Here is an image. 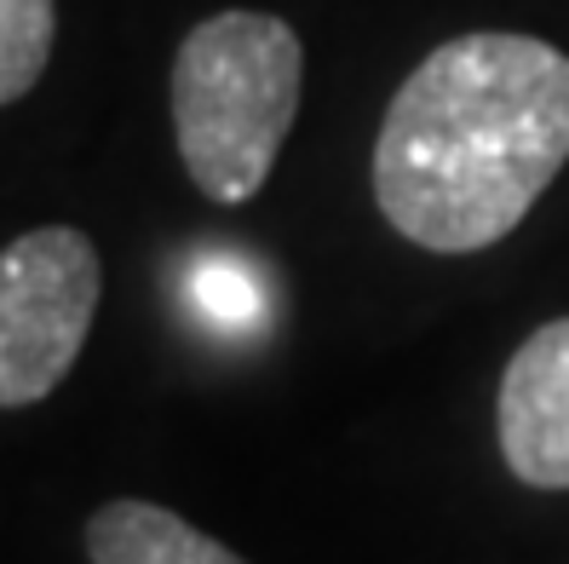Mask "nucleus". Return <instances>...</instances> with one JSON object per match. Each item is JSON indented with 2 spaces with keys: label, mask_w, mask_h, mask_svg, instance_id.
<instances>
[{
  "label": "nucleus",
  "mask_w": 569,
  "mask_h": 564,
  "mask_svg": "<svg viewBox=\"0 0 569 564\" xmlns=\"http://www.w3.org/2000/svg\"><path fill=\"white\" fill-rule=\"evenodd\" d=\"M569 161V52L472 29L426 52L375 139V202L426 254H478L529 219Z\"/></svg>",
  "instance_id": "1"
},
{
  "label": "nucleus",
  "mask_w": 569,
  "mask_h": 564,
  "mask_svg": "<svg viewBox=\"0 0 569 564\" xmlns=\"http://www.w3.org/2000/svg\"><path fill=\"white\" fill-rule=\"evenodd\" d=\"M306 47L271 12H213L173 58V139L213 202H253L299 116Z\"/></svg>",
  "instance_id": "2"
},
{
  "label": "nucleus",
  "mask_w": 569,
  "mask_h": 564,
  "mask_svg": "<svg viewBox=\"0 0 569 564\" xmlns=\"http://www.w3.org/2000/svg\"><path fill=\"white\" fill-rule=\"evenodd\" d=\"M98 248L76 225H41L0 248V409H29L63 386L92 335Z\"/></svg>",
  "instance_id": "3"
},
{
  "label": "nucleus",
  "mask_w": 569,
  "mask_h": 564,
  "mask_svg": "<svg viewBox=\"0 0 569 564\" xmlns=\"http://www.w3.org/2000/svg\"><path fill=\"white\" fill-rule=\"evenodd\" d=\"M500 461L529 489H569V317L541 323L512 352L495 397Z\"/></svg>",
  "instance_id": "4"
},
{
  "label": "nucleus",
  "mask_w": 569,
  "mask_h": 564,
  "mask_svg": "<svg viewBox=\"0 0 569 564\" xmlns=\"http://www.w3.org/2000/svg\"><path fill=\"white\" fill-rule=\"evenodd\" d=\"M87 558L92 564H248L208 530L167 513L156 502H104L87 518Z\"/></svg>",
  "instance_id": "5"
},
{
  "label": "nucleus",
  "mask_w": 569,
  "mask_h": 564,
  "mask_svg": "<svg viewBox=\"0 0 569 564\" xmlns=\"http://www.w3.org/2000/svg\"><path fill=\"white\" fill-rule=\"evenodd\" d=\"M52 41H58L52 0H0V105H18L47 76Z\"/></svg>",
  "instance_id": "6"
},
{
  "label": "nucleus",
  "mask_w": 569,
  "mask_h": 564,
  "mask_svg": "<svg viewBox=\"0 0 569 564\" xmlns=\"http://www.w3.org/2000/svg\"><path fill=\"white\" fill-rule=\"evenodd\" d=\"M190 300H196V311L213 317L219 328H248V323H259V311H264V294H259L253 271H248L242 259H224V254L196 259Z\"/></svg>",
  "instance_id": "7"
}]
</instances>
